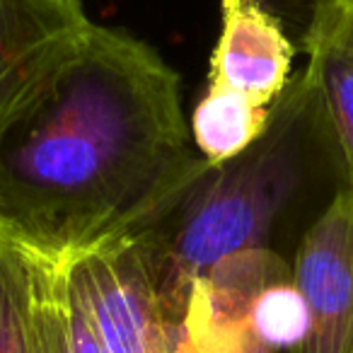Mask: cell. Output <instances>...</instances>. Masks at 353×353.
<instances>
[{
    "label": "cell",
    "instance_id": "1",
    "mask_svg": "<svg viewBox=\"0 0 353 353\" xmlns=\"http://www.w3.org/2000/svg\"><path fill=\"white\" fill-rule=\"evenodd\" d=\"M206 167L179 75L145 41L92 25L0 136V225L63 259L152 230Z\"/></svg>",
    "mask_w": 353,
    "mask_h": 353
},
{
    "label": "cell",
    "instance_id": "2",
    "mask_svg": "<svg viewBox=\"0 0 353 353\" xmlns=\"http://www.w3.org/2000/svg\"><path fill=\"white\" fill-rule=\"evenodd\" d=\"M343 187L334 143L298 73L271 104L261 136L232 160L208 165L143 232L165 314L182 324L194 285L228 256L276 252L293 259L300 237Z\"/></svg>",
    "mask_w": 353,
    "mask_h": 353
},
{
    "label": "cell",
    "instance_id": "3",
    "mask_svg": "<svg viewBox=\"0 0 353 353\" xmlns=\"http://www.w3.org/2000/svg\"><path fill=\"white\" fill-rule=\"evenodd\" d=\"M61 264L107 353H179V324L162 307L145 237H117Z\"/></svg>",
    "mask_w": 353,
    "mask_h": 353
},
{
    "label": "cell",
    "instance_id": "4",
    "mask_svg": "<svg viewBox=\"0 0 353 353\" xmlns=\"http://www.w3.org/2000/svg\"><path fill=\"white\" fill-rule=\"evenodd\" d=\"M92 25L83 0H0V136L73 59Z\"/></svg>",
    "mask_w": 353,
    "mask_h": 353
},
{
    "label": "cell",
    "instance_id": "5",
    "mask_svg": "<svg viewBox=\"0 0 353 353\" xmlns=\"http://www.w3.org/2000/svg\"><path fill=\"white\" fill-rule=\"evenodd\" d=\"M307 305L298 353H353V189L343 187L300 237L290 259Z\"/></svg>",
    "mask_w": 353,
    "mask_h": 353
},
{
    "label": "cell",
    "instance_id": "6",
    "mask_svg": "<svg viewBox=\"0 0 353 353\" xmlns=\"http://www.w3.org/2000/svg\"><path fill=\"white\" fill-rule=\"evenodd\" d=\"M295 46L269 0H221L208 83L269 109L293 80Z\"/></svg>",
    "mask_w": 353,
    "mask_h": 353
},
{
    "label": "cell",
    "instance_id": "7",
    "mask_svg": "<svg viewBox=\"0 0 353 353\" xmlns=\"http://www.w3.org/2000/svg\"><path fill=\"white\" fill-rule=\"evenodd\" d=\"M300 70L353 189V0H310Z\"/></svg>",
    "mask_w": 353,
    "mask_h": 353
},
{
    "label": "cell",
    "instance_id": "8",
    "mask_svg": "<svg viewBox=\"0 0 353 353\" xmlns=\"http://www.w3.org/2000/svg\"><path fill=\"white\" fill-rule=\"evenodd\" d=\"M32 252V250H30ZM34 254V322L41 353H107L68 271L56 256Z\"/></svg>",
    "mask_w": 353,
    "mask_h": 353
},
{
    "label": "cell",
    "instance_id": "9",
    "mask_svg": "<svg viewBox=\"0 0 353 353\" xmlns=\"http://www.w3.org/2000/svg\"><path fill=\"white\" fill-rule=\"evenodd\" d=\"M269 112L271 107H259L232 90L208 83L189 119V136L208 165H223L261 136Z\"/></svg>",
    "mask_w": 353,
    "mask_h": 353
},
{
    "label": "cell",
    "instance_id": "10",
    "mask_svg": "<svg viewBox=\"0 0 353 353\" xmlns=\"http://www.w3.org/2000/svg\"><path fill=\"white\" fill-rule=\"evenodd\" d=\"M0 353H41L34 322V254L0 225Z\"/></svg>",
    "mask_w": 353,
    "mask_h": 353
},
{
    "label": "cell",
    "instance_id": "11",
    "mask_svg": "<svg viewBox=\"0 0 353 353\" xmlns=\"http://www.w3.org/2000/svg\"><path fill=\"white\" fill-rule=\"evenodd\" d=\"M245 329L269 351L298 353L307 334V305L293 276L274 281L256 295Z\"/></svg>",
    "mask_w": 353,
    "mask_h": 353
},
{
    "label": "cell",
    "instance_id": "12",
    "mask_svg": "<svg viewBox=\"0 0 353 353\" xmlns=\"http://www.w3.org/2000/svg\"><path fill=\"white\" fill-rule=\"evenodd\" d=\"M307 3H310V0H307Z\"/></svg>",
    "mask_w": 353,
    "mask_h": 353
}]
</instances>
